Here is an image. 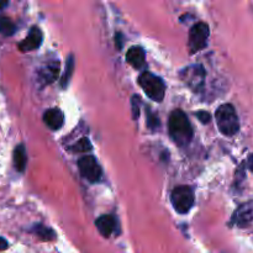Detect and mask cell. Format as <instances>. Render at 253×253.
Segmentation results:
<instances>
[{
  "label": "cell",
  "instance_id": "obj_10",
  "mask_svg": "<svg viewBox=\"0 0 253 253\" xmlns=\"http://www.w3.org/2000/svg\"><path fill=\"white\" fill-rule=\"evenodd\" d=\"M59 73V63L56 61L48 62L44 67H42L39 72V81L41 82L43 85L46 84H51L54 82L58 77Z\"/></svg>",
  "mask_w": 253,
  "mask_h": 253
},
{
  "label": "cell",
  "instance_id": "obj_2",
  "mask_svg": "<svg viewBox=\"0 0 253 253\" xmlns=\"http://www.w3.org/2000/svg\"><path fill=\"white\" fill-rule=\"evenodd\" d=\"M216 124L220 132L225 136H234L240 130V121L236 110L231 104H224L217 109Z\"/></svg>",
  "mask_w": 253,
  "mask_h": 253
},
{
  "label": "cell",
  "instance_id": "obj_3",
  "mask_svg": "<svg viewBox=\"0 0 253 253\" xmlns=\"http://www.w3.org/2000/svg\"><path fill=\"white\" fill-rule=\"evenodd\" d=\"M138 84L146 95L155 101H162L166 94V84L160 77L150 73V72H143L138 77Z\"/></svg>",
  "mask_w": 253,
  "mask_h": 253
},
{
  "label": "cell",
  "instance_id": "obj_20",
  "mask_svg": "<svg viewBox=\"0 0 253 253\" xmlns=\"http://www.w3.org/2000/svg\"><path fill=\"white\" fill-rule=\"evenodd\" d=\"M138 105H140V98L136 95L132 96V116H133V120L138 118L140 115V109H138Z\"/></svg>",
  "mask_w": 253,
  "mask_h": 253
},
{
  "label": "cell",
  "instance_id": "obj_22",
  "mask_svg": "<svg viewBox=\"0 0 253 253\" xmlns=\"http://www.w3.org/2000/svg\"><path fill=\"white\" fill-rule=\"evenodd\" d=\"M115 39H116V47H118L119 49L121 48V47H123V34H120V32H118V34H116V36H115Z\"/></svg>",
  "mask_w": 253,
  "mask_h": 253
},
{
  "label": "cell",
  "instance_id": "obj_19",
  "mask_svg": "<svg viewBox=\"0 0 253 253\" xmlns=\"http://www.w3.org/2000/svg\"><path fill=\"white\" fill-rule=\"evenodd\" d=\"M147 126L152 128V130H155V128L160 126V120H158L157 115L152 114L150 110H147Z\"/></svg>",
  "mask_w": 253,
  "mask_h": 253
},
{
  "label": "cell",
  "instance_id": "obj_16",
  "mask_svg": "<svg viewBox=\"0 0 253 253\" xmlns=\"http://www.w3.org/2000/svg\"><path fill=\"white\" fill-rule=\"evenodd\" d=\"M16 32V25L7 16L0 15V34L2 36H12Z\"/></svg>",
  "mask_w": 253,
  "mask_h": 253
},
{
  "label": "cell",
  "instance_id": "obj_9",
  "mask_svg": "<svg viewBox=\"0 0 253 253\" xmlns=\"http://www.w3.org/2000/svg\"><path fill=\"white\" fill-rule=\"evenodd\" d=\"M43 40V35L40 27H31L27 36L19 43V49L21 52H31L39 48Z\"/></svg>",
  "mask_w": 253,
  "mask_h": 253
},
{
  "label": "cell",
  "instance_id": "obj_17",
  "mask_svg": "<svg viewBox=\"0 0 253 253\" xmlns=\"http://www.w3.org/2000/svg\"><path fill=\"white\" fill-rule=\"evenodd\" d=\"M73 69H74V58H73V56L71 54V56L68 57V59H67L66 71H64V74L62 76V79H61V85L63 89H66L67 85L69 84L72 73H73Z\"/></svg>",
  "mask_w": 253,
  "mask_h": 253
},
{
  "label": "cell",
  "instance_id": "obj_8",
  "mask_svg": "<svg viewBox=\"0 0 253 253\" xmlns=\"http://www.w3.org/2000/svg\"><path fill=\"white\" fill-rule=\"evenodd\" d=\"M253 222V200L242 204L232 215V224L239 227H247Z\"/></svg>",
  "mask_w": 253,
  "mask_h": 253
},
{
  "label": "cell",
  "instance_id": "obj_14",
  "mask_svg": "<svg viewBox=\"0 0 253 253\" xmlns=\"http://www.w3.org/2000/svg\"><path fill=\"white\" fill-rule=\"evenodd\" d=\"M12 158H14L15 169L20 173L24 172L27 163V155H26V148H25V145L20 143V145H17L16 147H15Z\"/></svg>",
  "mask_w": 253,
  "mask_h": 253
},
{
  "label": "cell",
  "instance_id": "obj_4",
  "mask_svg": "<svg viewBox=\"0 0 253 253\" xmlns=\"http://www.w3.org/2000/svg\"><path fill=\"white\" fill-rule=\"evenodd\" d=\"M170 202L175 211L179 214H187L194 205V190L187 185H179L173 189Z\"/></svg>",
  "mask_w": 253,
  "mask_h": 253
},
{
  "label": "cell",
  "instance_id": "obj_13",
  "mask_svg": "<svg viewBox=\"0 0 253 253\" xmlns=\"http://www.w3.org/2000/svg\"><path fill=\"white\" fill-rule=\"evenodd\" d=\"M146 54L145 51H143L142 47L140 46H132L126 53V61H127L128 64L133 67L136 69H140L142 67H145L146 64Z\"/></svg>",
  "mask_w": 253,
  "mask_h": 253
},
{
  "label": "cell",
  "instance_id": "obj_23",
  "mask_svg": "<svg viewBox=\"0 0 253 253\" xmlns=\"http://www.w3.org/2000/svg\"><path fill=\"white\" fill-rule=\"evenodd\" d=\"M7 247H9V242H7L4 237L0 236V251H4Z\"/></svg>",
  "mask_w": 253,
  "mask_h": 253
},
{
  "label": "cell",
  "instance_id": "obj_24",
  "mask_svg": "<svg viewBox=\"0 0 253 253\" xmlns=\"http://www.w3.org/2000/svg\"><path fill=\"white\" fill-rule=\"evenodd\" d=\"M247 166H249L250 169L253 172V155L249 156V160H247Z\"/></svg>",
  "mask_w": 253,
  "mask_h": 253
},
{
  "label": "cell",
  "instance_id": "obj_21",
  "mask_svg": "<svg viewBox=\"0 0 253 253\" xmlns=\"http://www.w3.org/2000/svg\"><path fill=\"white\" fill-rule=\"evenodd\" d=\"M197 118L199 119L203 124H208V123H210V119H211V116H210V114L207 113V111H198Z\"/></svg>",
  "mask_w": 253,
  "mask_h": 253
},
{
  "label": "cell",
  "instance_id": "obj_7",
  "mask_svg": "<svg viewBox=\"0 0 253 253\" xmlns=\"http://www.w3.org/2000/svg\"><path fill=\"white\" fill-rule=\"evenodd\" d=\"M79 172L88 182H99L101 178V168L93 156H84L78 161Z\"/></svg>",
  "mask_w": 253,
  "mask_h": 253
},
{
  "label": "cell",
  "instance_id": "obj_12",
  "mask_svg": "<svg viewBox=\"0 0 253 253\" xmlns=\"http://www.w3.org/2000/svg\"><path fill=\"white\" fill-rule=\"evenodd\" d=\"M95 226L101 236L110 237L116 229V220L113 215H103L95 221Z\"/></svg>",
  "mask_w": 253,
  "mask_h": 253
},
{
  "label": "cell",
  "instance_id": "obj_15",
  "mask_svg": "<svg viewBox=\"0 0 253 253\" xmlns=\"http://www.w3.org/2000/svg\"><path fill=\"white\" fill-rule=\"evenodd\" d=\"M31 232L36 235V236H39L41 240H43V241H53V240H56V234H54L53 230L44 226V225H34L31 229Z\"/></svg>",
  "mask_w": 253,
  "mask_h": 253
},
{
  "label": "cell",
  "instance_id": "obj_11",
  "mask_svg": "<svg viewBox=\"0 0 253 253\" xmlns=\"http://www.w3.org/2000/svg\"><path fill=\"white\" fill-rule=\"evenodd\" d=\"M43 123L51 130H59L64 124V115L58 108H52L44 111Z\"/></svg>",
  "mask_w": 253,
  "mask_h": 253
},
{
  "label": "cell",
  "instance_id": "obj_25",
  "mask_svg": "<svg viewBox=\"0 0 253 253\" xmlns=\"http://www.w3.org/2000/svg\"><path fill=\"white\" fill-rule=\"evenodd\" d=\"M7 4H9V2H7V1H0V10L4 9L5 6H7Z\"/></svg>",
  "mask_w": 253,
  "mask_h": 253
},
{
  "label": "cell",
  "instance_id": "obj_1",
  "mask_svg": "<svg viewBox=\"0 0 253 253\" xmlns=\"http://www.w3.org/2000/svg\"><path fill=\"white\" fill-rule=\"evenodd\" d=\"M168 127L170 137L178 146H185L192 141L193 127L184 111L178 109L173 111L169 116Z\"/></svg>",
  "mask_w": 253,
  "mask_h": 253
},
{
  "label": "cell",
  "instance_id": "obj_18",
  "mask_svg": "<svg viewBox=\"0 0 253 253\" xmlns=\"http://www.w3.org/2000/svg\"><path fill=\"white\" fill-rule=\"evenodd\" d=\"M72 152H88V151L91 150V143L90 141L86 137L81 138L76 145H73L72 147L68 148Z\"/></svg>",
  "mask_w": 253,
  "mask_h": 253
},
{
  "label": "cell",
  "instance_id": "obj_6",
  "mask_svg": "<svg viewBox=\"0 0 253 253\" xmlns=\"http://www.w3.org/2000/svg\"><path fill=\"white\" fill-rule=\"evenodd\" d=\"M205 69L202 64H193L180 72V78L193 90L199 91L205 82Z\"/></svg>",
  "mask_w": 253,
  "mask_h": 253
},
{
  "label": "cell",
  "instance_id": "obj_5",
  "mask_svg": "<svg viewBox=\"0 0 253 253\" xmlns=\"http://www.w3.org/2000/svg\"><path fill=\"white\" fill-rule=\"evenodd\" d=\"M208 39H209V26L205 22H197L189 31V47L192 53L202 51L208 46Z\"/></svg>",
  "mask_w": 253,
  "mask_h": 253
}]
</instances>
